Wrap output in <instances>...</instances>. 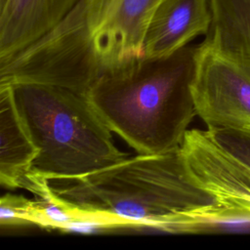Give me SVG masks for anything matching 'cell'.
Segmentation results:
<instances>
[{
	"label": "cell",
	"instance_id": "obj_1",
	"mask_svg": "<svg viewBox=\"0 0 250 250\" xmlns=\"http://www.w3.org/2000/svg\"><path fill=\"white\" fill-rule=\"evenodd\" d=\"M48 188L76 213L173 232H186L193 218L217 205L190 174L181 148L138 153L88 175L48 180Z\"/></svg>",
	"mask_w": 250,
	"mask_h": 250
},
{
	"label": "cell",
	"instance_id": "obj_2",
	"mask_svg": "<svg viewBox=\"0 0 250 250\" xmlns=\"http://www.w3.org/2000/svg\"><path fill=\"white\" fill-rule=\"evenodd\" d=\"M196 47L143 56L103 71L86 93L102 120L138 153L180 148L196 114L191 94Z\"/></svg>",
	"mask_w": 250,
	"mask_h": 250
},
{
	"label": "cell",
	"instance_id": "obj_3",
	"mask_svg": "<svg viewBox=\"0 0 250 250\" xmlns=\"http://www.w3.org/2000/svg\"><path fill=\"white\" fill-rule=\"evenodd\" d=\"M12 87L19 113L39 151L28 177L76 178L127 157L86 95L37 84Z\"/></svg>",
	"mask_w": 250,
	"mask_h": 250
},
{
	"label": "cell",
	"instance_id": "obj_4",
	"mask_svg": "<svg viewBox=\"0 0 250 250\" xmlns=\"http://www.w3.org/2000/svg\"><path fill=\"white\" fill-rule=\"evenodd\" d=\"M119 0H80L55 27L0 61V84H37L86 95L104 67L94 32Z\"/></svg>",
	"mask_w": 250,
	"mask_h": 250
},
{
	"label": "cell",
	"instance_id": "obj_5",
	"mask_svg": "<svg viewBox=\"0 0 250 250\" xmlns=\"http://www.w3.org/2000/svg\"><path fill=\"white\" fill-rule=\"evenodd\" d=\"M191 94L207 128L250 133V64L202 42L196 47Z\"/></svg>",
	"mask_w": 250,
	"mask_h": 250
},
{
	"label": "cell",
	"instance_id": "obj_6",
	"mask_svg": "<svg viewBox=\"0 0 250 250\" xmlns=\"http://www.w3.org/2000/svg\"><path fill=\"white\" fill-rule=\"evenodd\" d=\"M194 180L224 209L250 213V166L206 130H188L180 146Z\"/></svg>",
	"mask_w": 250,
	"mask_h": 250
},
{
	"label": "cell",
	"instance_id": "obj_7",
	"mask_svg": "<svg viewBox=\"0 0 250 250\" xmlns=\"http://www.w3.org/2000/svg\"><path fill=\"white\" fill-rule=\"evenodd\" d=\"M162 0H119L94 32L96 52L104 70L145 56L149 21Z\"/></svg>",
	"mask_w": 250,
	"mask_h": 250
},
{
	"label": "cell",
	"instance_id": "obj_8",
	"mask_svg": "<svg viewBox=\"0 0 250 250\" xmlns=\"http://www.w3.org/2000/svg\"><path fill=\"white\" fill-rule=\"evenodd\" d=\"M211 20L210 0H162L146 28L145 56L160 58L178 52L195 37L206 35Z\"/></svg>",
	"mask_w": 250,
	"mask_h": 250
},
{
	"label": "cell",
	"instance_id": "obj_9",
	"mask_svg": "<svg viewBox=\"0 0 250 250\" xmlns=\"http://www.w3.org/2000/svg\"><path fill=\"white\" fill-rule=\"evenodd\" d=\"M80 0H0V61L55 27Z\"/></svg>",
	"mask_w": 250,
	"mask_h": 250
},
{
	"label": "cell",
	"instance_id": "obj_10",
	"mask_svg": "<svg viewBox=\"0 0 250 250\" xmlns=\"http://www.w3.org/2000/svg\"><path fill=\"white\" fill-rule=\"evenodd\" d=\"M17 108L12 85L0 84V183L23 188L38 155Z\"/></svg>",
	"mask_w": 250,
	"mask_h": 250
},
{
	"label": "cell",
	"instance_id": "obj_11",
	"mask_svg": "<svg viewBox=\"0 0 250 250\" xmlns=\"http://www.w3.org/2000/svg\"><path fill=\"white\" fill-rule=\"evenodd\" d=\"M212 20L203 41L250 64V0H210Z\"/></svg>",
	"mask_w": 250,
	"mask_h": 250
},
{
	"label": "cell",
	"instance_id": "obj_12",
	"mask_svg": "<svg viewBox=\"0 0 250 250\" xmlns=\"http://www.w3.org/2000/svg\"><path fill=\"white\" fill-rule=\"evenodd\" d=\"M39 197L40 199L35 201L34 225L41 228L62 230L68 223L80 216V213L67 208L51 194L48 188V180L47 187Z\"/></svg>",
	"mask_w": 250,
	"mask_h": 250
},
{
	"label": "cell",
	"instance_id": "obj_13",
	"mask_svg": "<svg viewBox=\"0 0 250 250\" xmlns=\"http://www.w3.org/2000/svg\"><path fill=\"white\" fill-rule=\"evenodd\" d=\"M35 201L21 195L6 193L0 200L1 227L34 225Z\"/></svg>",
	"mask_w": 250,
	"mask_h": 250
},
{
	"label": "cell",
	"instance_id": "obj_14",
	"mask_svg": "<svg viewBox=\"0 0 250 250\" xmlns=\"http://www.w3.org/2000/svg\"><path fill=\"white\" fill-rule=\"evenodd\" d=\"M225 149L250 166V133L226 128H207Z\"/></svg>",
	"mask_w": 250,
	"mask_h": 250
}]
</instances>
